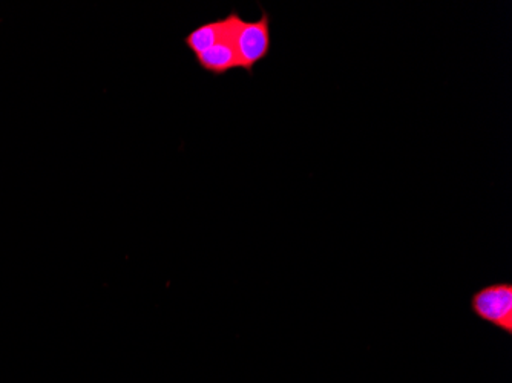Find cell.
I'll use <instances>...</instances> for the list:
<instances>
[{
	"label": "cell",
	"instance_id": "cell-3",
	"mask_svg": "<svg viewBox=\"0 0 512 383\" xmlns=\"http://www.w3.org/2000/svg\"><path fill=\"white\" fill-rule=\"evenodd\" d=\"M471 310L480 321L512 334V285L497 282L477 290L471 296Z\"/></svg>",
	"mask_w": 512,
	"mask_h": 383
},
{
	"label": "cell",
	"instance_id": "cell-2",
	"mask_svg": "<svg viewBox=\"0 0 512 383\" xmlns=\"http://www.w3.org/2000/svg\"><path fill=\"white\" fill-rule=\"evenodd\" d=\"M223 19V39L215 43L211 50L201 56L194 57L198 68L206 74L215 77L227 76L235 69H240V60H238L237 50H235V39H237L238 27H240L241 17L240 11H229Z\"/></svg>",
	"mask_w": 512,
	"mask_h": 383
},
{
	"label": "cell",
	"instance_id": "cell-1",
	"mask_svg": "<svg viewBox=\"0 0 512 383\" xmlns=\"http://www.w3.org/2000/svg\"><path fill=\"white\" fill-rule=\"evenodd\" d=\"M272 17L264 8H261V17L258 20H241L235 39L240 69L252 76L255 66L269 57L272 51Z\"/></svg>",
	"mask_w": 512,
	"mask_h": 383
},
{
	"label": "cell",
	"instance_id": "cell-4",
	"mask_svg": "<svg viewBox=\"0 0 512 383\" xmlns=\"http://www.w3.org/2000/svg\"><path fill=\"white\" fill-rule=\"evenodd\" d=\"M221 39H223V19H217L194 28L191 33L186 34L183 42L194 57H197L211 50L212 46Z\"/></svg>",
	"mask_w": 512,
	"mask_h": 383
}]
</instances>
